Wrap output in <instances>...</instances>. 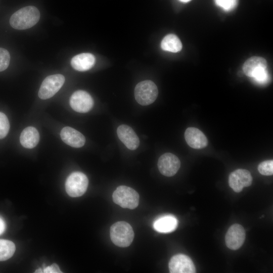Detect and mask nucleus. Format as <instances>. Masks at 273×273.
Returning a JSON list of instances; mask_svg holds the SVG:
<instances>
[{"label": "nucleus", "mask_w": 273, "mask_h": 273, "mask_svg": "<svg viewBox=\"0 0 273 273\" xmlns=\"http://www.w3.org/2000/svg\"><path fill=\"white\" fill-rule=\"evenodd\" d=\"M117 134L119 140L129 150L136 149L140 145L139 139L130 126L122 124L118 126Z\"/></svg>", "instance_id": "obj_13"}, {"label": "nucleus", "mask_w": 273, "mask_h": 273, "mask_svg": "<svg viewBox=\"0 0 273 273\" xmlns=\"http://www.w3.org/2000/svg\"><path fill=\"white\" fill-rule=\"evenodd\" d=\"M39 134L37 130L34 127H26L21 132L20 142L23 147L28 149L34 148L38 143Z\"/></svg>", "instance_id": "obj_18"}, {"label": "nucleus", "mask_w": 273, "mask_h": 273, "mask_svg": "<svg viewBox=\"0 0 273 273\" xmlns=\"http://www.w3.org/2000/svg\"><path fill=\"white\" fill-rule=\"evenodd\" d=\"M266 60L260 57L254 56L247 60L243 66L244 73L252 78L256 82L263 84L268 80L269 75Z\"/></svg>", "instance_id": "obj_2"}, {"label": "nucleus", "mask_w": 273, "mask_h": 273, "mask_svg": "<svg viewBox=\"0 0 273 273\" xmlns=\"http://www.w3.org/2000/svg\"><path fill=\"white\" fill-rule=\"evenodd\" d=\"M180 166V162L178 157L171 153H166L161 155L158 159V168L160 172L166 176L175 175Z\"/></svg>", "instance_id": "obj_9"}, {"label": "nucleus", "mask_w": 273, "mask_h": 273, "mask_svg": "<svg viewBox=\"0 0 273 273\" xmlns=\"http://www.w3.org/2000/svg\"><path fill=\"white\" fill-rule=\"evenodd\" d=\"M35 272H42V269L41 268H38L35 270Z\"/></svg>", "instance_id": "obj_27"}, {"label": "nucleus", "mask_w": 273, "mask_h": 273, "mask_svg": "<svg viewBox=\"0 0 273 273\" xmlns=\"http://www.w3.org/2000/svg\"><path fill=\"white\" fill-rule=\"evenodd\" d=\"M94 100L86 92L78 90L73 93L70 99V105L75 111L86 113L90 111L94 106Z\"/></svg>", "instance_id": "obj_8"}, {"label": "nucleus", "mask_w": 273, "mask_h": 273, "mask_svg": "<svg viewBox=\"0 0 273 273\" xmlns=\"http://www.w3.org/2000/svg\"><path fill=\"white\" fill-rule=\"evenodd\" d=\"M10 123L8 117L0 112V139L4 138L9 132Z\"/></svg>", "instance_id": "obj_21"}, {"label": "nucleus", "mask_w": 273, "mask_h": 273, "mask_svg": "<svg viewBox=\"0 0 273 273\" xmlns=\"http://www.w3.org/2000/svg\"><path fill=\"white\" fill-rule=\"evenodd\" d=\"M110 234L112 242L121 247L129 246L134 238L131 226L125 221H118L114 223L110 228Z\"/></svg>", "instance_id": "obj_3"}, {"label": "nucleus", "mask_w": 273, "mask_h": 273, "mask_svg": "<svg viewBox=\"0 0 273 273\" xmlns=\"http://www.w3.org/2000/svg\"><path fill=\"white\" fill-rule=\"evenodd\" d=\"M245 237L244 228L239 224H234L230 227L225 235V244L230 249L237 250L243 245Z\"/></svg>", "instance_id": "obj_11"}, {"label": "nucleus", "mask_w": 273, "mask_h": 273, "mask_svg": "<svg viewBox=\"0 0 273 273\" xmlns=\"http://www.w3.org/2000/svg\"><path fill=\"white\" fill-rule=\"evenodd\" d=\"M215 4L225 11H230L237 6L238 0H214Z\"/></svg>", "instance_id": "obj_23"}, {"label": "nucleus", "mask_w": 273, "mask_h": 273, "mask_svg": "<svg viewBox=\"0 0 273 273\" xmlns=\"http://www.w3.org/2000/svg\"><path fill=\"white\" fill-rule=\"evenodd\" d=\"M179 1L184 3H187L190 1L191 0H179Z\"/></svg>", "instance_id": "obj_28"}, {"label": "nucleus", "mask_w": 273, "mask_h": 273, "mask_svg": "<svg viewBox=\"0 0 273 273\" xmlns=\"http://www.w3.org/2000/svg\"><path fill=\"white\" fill-rule=\"evenodd\" d=\"M168 266L171 273L196 272L195 267L192 259L183 254L173 256L169 262Z\"/></svg>", "instance_id": "obj_10"}, {"label": "nucleus", "mask_w": 273, "mask_h": 273, "mask_svg": "<svg viewBox=\"0 0 273 273\" xmlns=\"http://www.w3.org/2000/svg\"><path fill=\"white\" fill-rule=\"evenodd\" d=\"M14 243L9 240L0 239V261L10 258L15 251Z\"/></svg>", "instance_id": "obj_20"}, {"label": "nucleus", "mask_w": 273, "mask_h": 273, "mask_svg": "<svg viewBox=\"0 0 273 273\" xmlns=\"http://www.w3.org/2000/svg\"><path fill=\"white\" fill-rule=\"evenodd\" d=\"M95 57L90 53H82L73 57L71 60L72 67L79 71H85L94 65Z\"/></svg>", "instance_id": "obj_16"}, {"label": "nucleus", "mask_w": 273, "mask_h": 273, "mask_svg": "<svg viewBox=\"0 0 273 273\" xmlns=\"http://www.w3.org/2000/svg\"><path fill=\"white\" fill-rule=\"evenodd\" d=\"M88 184V180L85 174L79 171L74 172L66 179V191L70 197H80L86 192Z\"/></svg>", "instance_id": "obj_6"}, {"label": "nucleus", "mask_w": 273, "mask_h": 273, "mask_svg": "<svg viewBox=\"0 0 273 273\" xmlns=\"http://www.w3.org/2000/svg\"><path fill=\"white\" fill-rule=\"evenodd\" d=\"M60 136L65 144L74 148H80L85 142V137L81 132L69 126L62 128Z\"/></svg>", "instance_id": "obj_15"}, {"label": "nucleus", "mask_w": 273, "mask_h": 273, "mask_svg": "<svg viewBox=\"0 0 273 273\" xmlns=\"http://www.w3.org/2000/svg\"><path fill=\"white\" fill-rule=\"evenodd\" d=\"M161 47L164 51L177 53L181 50L182 43L176 35L169 34L162 39Z\"/></svg>", "instance_id": "obj_19"}, {"label": "nucleus", "mask_w": 273, "mask_h": 273, "mask_svg": "<svg viewBox=\"0 0 273 273\" xmlns=\"http://www.w3.org/2000/svg\"><path fill=\"white\" fill-rule=\"evenodd\" d=\"M39 18V11L35 7L27 6L18 10L11 16L10 24L16 29H27L35 25Z\"/></svg>", "instance_id": "obj_1"}, {"label": "nucleus", "mask_w": 273, "mask_h": 273, "mask_svg": "<svg viewBox=\"0 0 273 273\" xmlns=\"http://www.w3.org/2000/svg\"><path fill=\"white\" fill-rule=\"evenodd\" d=\"M65 82L64 76L60 74L47 76L42 81L38 91V97L46 100L54 96Z\"/></svg>", "instance_id": "obj_7"}, {"label": "nucleus", "mask_w": 273, "mask_h": 273, "mask_svg": "<svg viewBox=\"0 0 273 273\" xmlns=\"http://www.w3.org/2000/svg\"><path fill=\"white\" fill-rule=\"evenodd\" d=\"M252 181L250 172L246 169H238L229 175L230 187L237 193L240 192L244 187L250 186Z\"/></svg>", "instance_id": "obj_12"}, {"label": "nucleus", "mask_w": 273, "mask_h": 273, "mask_svg": "<svg viewBox=\"0 0 273 273\" xmlns=\"http://www.w3.org/2000/svg\"><path fill=\"white\" fill-rule=\"evenodd\" d=\"M112 198L114 202L120 207L133 209L138 206L140 196L132 188L120 186L113 192Z\"/></svg>", "instance_id": "obj_4"}, {"label": "nucleus", "mask_w": 273, "mask_h": 273, "mask_svg": "<svg viewBox=\"0 0 273 273\" xmlns=\"http://www.w3.org/2000/svg\"><path fill=\"white\" fill-rule=\"evenodd\" d=\"M185 138L188 145L192 148L200 149L207 146L208 141L205 134L199 129L189 127L185 132Z\"/></svg>", "instance_id": "obj_14"}, {"label": "nucleus", "mask_w": 273, "mask_h": 273, "mask_svg": "<svg viewBox=\"0 0 273 273\" xmlns=\"http://www.w3.org/2000/svg\"><path fill=\"white\" fill-rule=\"evenodd\" d=\"M6 229V224L4 220L0 217V235L3 234Z\"/></svg>", "instance_id": "obj_26"}, {"label": "nucleus", "mask_w": 273, "mask_h": 273, "mask_svg": "<svg viewBox=\"0 0 273 273\" xmlns=\"http://www.w3.org/2000/svg\"><path fill=\"white\" fill-rule=\"evenodd\" d=\"M259 173L264 175H271L273 174V160H266L261 162L258 166Z\"/></svg>", "instance_id": "obj_22"}, {"label": "nucleus", "mask_w": 273, "mask_h": 273, "mask_svg": "<svg viewBox=\"0 0 273 273\" xmlns=\"http://www.w3.org/2000/svg\"><path fill=\"white\" fill-rule=\"evenodd\" d=\"M158 90L156 85L151 80H144L138 83L134 88L136 102L142 106L153 103L156 99Z\"/></svg>", "instance_id": "obj_5"}, {"label": "nucleus", "mask_w": 273, "mask_h": 273, "mask_svg": "<svg viewBox=\"0 0 273 273\" xmlns=\"http://www.w3.org/2000/svg\"><path fill=\"white\" fill-rule=\"evenodd\" d=\"M10 62V55L9 52L0 48V72L6 70L9 65Z\"/></svg>", "instance_id": "obj_24"}, {"label": "nucleus", "mask_w": 273, "mask_h": 273, "mask_svg": "<svg viewBox=\"0 0 273 273\" xmlns=\"http://www.w3.org/2000/svg\"><path fill=\"white\" fill-rule=\"evenodd\" d=\"M178 221L172 215L162 216L156 219L153 226L155 231L161 233H168L174 231L177 228Z\"/></svg>", "instance_id": "obj_17"}, {"label": "nucleus", "mask_w": 273, "mask_h": 273, "mask_svg": "<svg viewBox=\"0 0 273 273\" xmlns=\"http://www.w3.org/2000/svg\"><path fill=\"white\" fill-rule=\"evenodd\" d=\"M42 272L44 273H59L62 272L59 268V266L56 264L53 263L50 266L44 267L42 269Z\"/></svg>", "instance_id": "obj_25"}]
</instances>
